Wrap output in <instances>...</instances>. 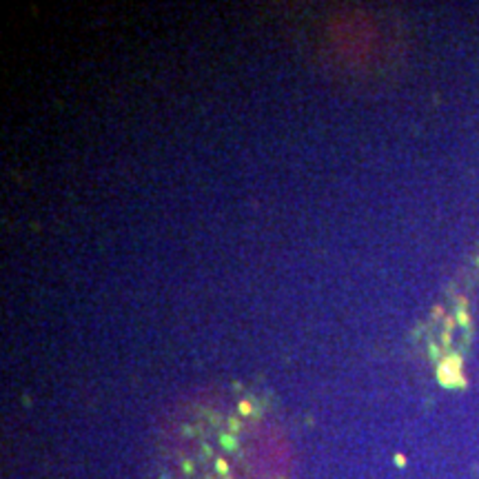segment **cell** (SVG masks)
<instances>
[{"label":"cell","instance_id":"1","mask_svg":"<svg viewBox=\"0 0 479 479\" xmlns=\"http://www.w3.org/2000/svg\"><path fill=\"white\" fill-rule=\"evenodd\" d=\"M167 466L169 479H284L271 429L242 404L185 422Z\"/></svg>","mask_w":479,"mask_h":479}]
</instances>
